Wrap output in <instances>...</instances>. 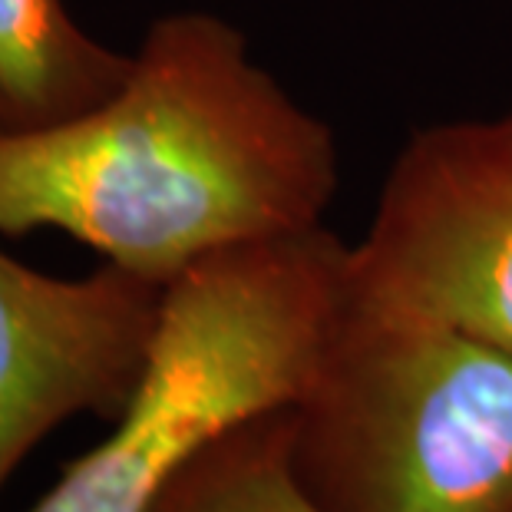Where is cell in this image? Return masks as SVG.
I'll return each mask as SVG.
<instances>
[{"label": "cell", "mask_w": 512, "mask_h": 512, "mask_svg": "<svg viewBox=\"0 0 512 512\" xmlns=\"http://www.w3.org/2000/svg\"><path fill=\"white\" fill-rule=\"evenodd\" d=\"M162 294L166 285L110 261L86 278H53L0 248V489L76 413H123Z\"/></svg>", "instance_id": "obj_5"}, {"label": "cell", "mask_w": 512, "mask_h": 512, "mask_svg": "<svg viewBox=\"0 0 512 512\" xmlns=\"http://www.w3.org/2000/svg\"><path fill=\"white\" fill-rule=\"evenodd\" d=\"M347 291L512 354V113L410 133L351 245Z\"/></svg>", "instance_id": "obj_4"}, {"label": "cell", "mask_w": 512, "mask_h": 512, "mask_svg": "<svg viewBox=\"0 0 512 512\" xmlns=\"http://www.w3.org/2000/svg\"><path fill=\"white\" fill-rule=\"evenodd\" d=\"M288 470L314 512H512V354L347 291Z\"/></svg>", "instance_id": "obj_3"}, {"label": "cell", "mask_w": 512, "mask_h": 512, "mask_svg": "<svg viewBox=\"0 0 512 512\" xmlns=\"http://www.w3.org/2000/svg\"><path fill=\"white\" fill-rule=\"evenodd\" d=\"M341 152L205 10L159 17L123 83L73 119L0 136V235L57 228L169 285L202 258L324 225Z\"/></svg>", "instance_id": "obj_1"}, {"label": "cell", "mask_w": 512, "mask_h": 512, "mask_svg": "<svg viewBox=\"0 0 512 512\" xmlns=\"http://www.w3.org/2000/svg\"><path fill=\"white\" fill-rule=\"evenodd\" d=\"M149 512H314L288 470V407L215 437Z\"/></svg>", "instance_id": "obj_7"}, {"label": "cell", "mask_w": 512, "mask_h": 512, "mask_svg": "<svg viewBox=\"0 0 512 512\" xmlns=\"http://www.w3.org/2000/svg\"><path fill=\"white\" fill-rule=\"evenodd\" d=\"M129 63L133 53L86 34L63 0H0V136L93 110Z\"/></svg>", "instance_id": "obj_6"}, {"label": "cell", "mask_w": 512, "mask_h": 512, "mask_svg": "<svg viewBox=\"0 0 512 512\" xmlns=\"http://www.w3.org/2000/svg\"><path fill=\"white\" fill-rule=\"evenodd\" d=\"M347 261L351 245L318 225L172 278L113 433L63 466L30 512H149L215 437L291 407L347 298Z\"/></svg>", "instance_id": "obj_2"}]
</instances>
